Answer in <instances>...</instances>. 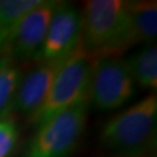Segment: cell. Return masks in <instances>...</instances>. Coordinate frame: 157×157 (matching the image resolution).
<instances>
[{
  "label": "cell",
  "instance_id": "9c48e42d",
  "mask_svg": "<svg viewBox=\"0 0 157 157\" xmlns=\"http://www.w3.org/2000/svg\"><path fill=\"white\" fill-rule=\"evenodd\" d=\"M132 43L152 44L157 35V2L152 0L128 1Z\"/></svg>",
  "mask_w": 157,
  "mask_h": 157
},
{
  "label": "cell",
  "instance_id": "30bf717a",
  "mask_svg": "<svg viewBox=\"0 0 157 157\" xmlns=\"http://www.w3.org/2000/svg\"><path fill=\"white\" fill-rule=\"evenodd\" d=\"M126 62L136 86L144 90L156 91L157 87V49L155 44H146L132 54Z\"/></svg>",
  "mask_w": 157,
  "mask_h": 157
},
{
  "label": "cell",
  "instance_id": "4fadbf2b",
  "mask_svg": "<svg viewBox=\"0 0 157 157\" xmlns=\"http://www.w3.org/2000/svg\"><path fill=\"white\" fill-rule=\"evenodd\" d=\"M20 128L11 113L0 118V157H11L19 143Z\"/></svg>",
  "mask_w": 157,
  "mask_h": 157
},
{
  "label": "cell",
  "instance_id": "8fae6325",
  "mask_svg": "<svg viewBox=\"0 0 157 157\" xmlns=\"http://www.w3.org/2000/svg\"><path fill=\"white\" fill-rule=\"evenodd\" d=\"M22 76L20 63L14 61L8 52L0 61V118L11 113L12 104Z\"/></svg>",
  "mask_w": 157,
  "mask_h": 157
},
{
  "label": "cell",
  "instance_id": "ba28073f",
  "mask_svg": "<svg viewBox=\"0 0 157 157\" xmlns=\"http://www.w3.org/2000/svg\"><path fill=\"white\" fill-rule=\"evenodd\" d=\"M63 62H37L35 67L23 73L11 112L14 111L28 118L32 117L43 104L57 70Z\"/></svg>",
  "mask_w": 157,
  "mask_h": 157
},
{
  "label": "cell",
  "instance_id": "277c9868",
  "mask_svg": "<svg viewBox=\"0 0 157 157\" xmlns=\"http://www.w3.org/2000/svg\"><path fill=\"white\" fill-rule=\"evenodd\" d=\"M89 107V102L75 105L37 126L21 157H69L84 134Z\"/></svg>",
  "mask_w": 157,
  "mask_h": 157
},
{
  "label": "cell",
  "instance_id": "5bb4252c",
  "mask_svg": "<svg viewBox=\"0 0 157 157\" xmlns=\"http://www.w3.org/2000/svg\"><path fill=\"white\" fill-rule=\"evenodd\" d=\"M10 39H0V61L10 52Z\"/></svg>",
  "mask_w": 157,
  "mask_h": 157
},
{
  "label": "cell",
  "instance_id": "52a82bcc",
  "mask_svg": "<svg viewBox=\"0 0 157 157\" xmlns=\"http://www.w3.org/2000/svg\"><path fill=\"white\" fill-rule=\"evenodd\" d=\"M59 4L58 0H42L17 23L8 41L10 56L14 61L19 63L35 61Z\"/></svg>",
  "mask_w": 157,
  "mask_h": 157
},
{
  "label": "cell",
  "instance_id": "6da1fadb",
  "mask_svg": "<svg viewBox=\"0 0 157 157\" xmlns=\"http://www.w3.org/2000/svg\"><path fill=\"white\" fill-rule=\"evenodd\" d=\"M80 48L94 59L132 47L128 1L89 0L82 10Z\"/></svg>",
  "mask_w": 157,
  "mask_h": 157
},
{
  "label": "cell",
  "instance_id": "8992f818",
  "mask_svg": "<svg viewBox=\"0 0 157 157\" xmlns=\"http://www.w3.org/2000/svg\"><path fill=\"white\" fill-rule=\"evenodd\" d=\"M82 12L77 6L61 1L55 11L42 48L34 62H63L80 49Z\"/></svg>",
  "mask_w": 157,
  "mask_h": 157
},
{
  "label": "cell",
  "instance_id": "3957f363",
  "mask_svg": "<svg viewBox=\"0 0 157 157\" xmlns=\"http://www.w3.org/2000/svg\"><path fill=\"white\" fill-rule=\"evenodd\" d=\"M94 62V58L80 48L61 64L43 104L28 118L34 128L70 107L89 102Z\"/></svg>",
  "mask_w": 157,
  "mask_h": 157
},
{
  "label": "cell",
  "instance_id": "5b68a950",
  "mask_svg": "<svg viewBox=\"0 0 157 157\" xmlns=\"http://www.w3.org/2000/svg\"><path fill=\"white\" fill-rule=\"evenodd\" d=\"M136 93V85L126 58L118 55L97 58L91 76L89 106L111 112L124 106Z\"/></svg>",
  "mask_w": 157,
  "mask_h": 157
},
{
  "label": "cell",
  "instance_id": "7a4b0ae2",
  "mask_svg": "<svg viewBox=\"0 0 157 157\" xmlns=\"http://www.w3.org/2000/svg\"><path fill=\"white\" fill-rule=\"evenodd\" d=\"M157 128V97L149 94L115 114L102 126L100 142L122 157H135L151 149Z\"/></svg>",
  "mask_w": 157,
  "mask_h": 157
},
{
  "label": "cell",
  "instance_id": "7c38bea8",
  "mask_svg": "<svg viewBox=\"0 0 157 157\" xmlns=\"http://www.w3.org/2000/svg\"><path fill=\"white\" fill-rule=\"evenodd\" d=\"M42 0H0V39H10L22 17Z\"/></svg>",
  "mask_w": 157,
  "mask_h": 157
}]
</instances>
